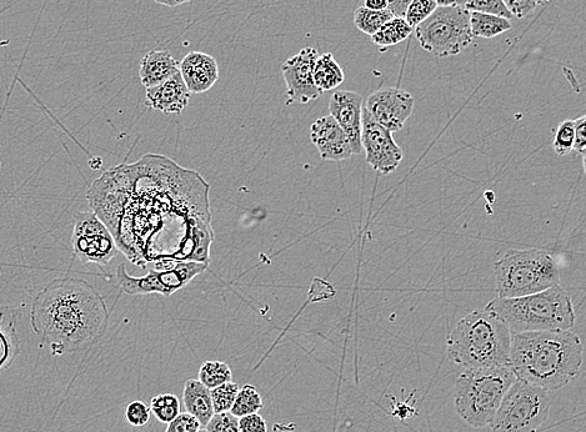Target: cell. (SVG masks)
I'll return each mask as SVG.
<instances>
[{
  "instance_id": "1",
  "label": "cell",
  "mask_w": 586,
  "mask_h": 432,
  "mask_svg": "<svg viewBox=\"0 0 586 432\" xmlns=\"http://www.w3.org/2000/svg\"><path fill=\"white\" fill-rule=\"evenodd\" d=\"M209 185L198 173L162 155H145L95 180L87 199L138 266L158 261L209 265L214 241Z\"/></svg>"
},
{
  "instance_id": "2",
  "label": "cell",
  "mask_w": 586,
  "mask_h": 432,
  "mask_svg": "<svg viewBox=\"0 0 586 432\" xmlns=\"http://www.w3.org/2000/svg\"><path fill=\"white\" fill-rule=\"evenodd\" d=\"M107 304L93 285L78 278L54 279L39 291L30 325L53 356L92 348L107 333Z\"/></svg>"
},
{
  "instance_id": "3",
  "label": "cell",
  "mask_w": 586,
  "mask_h": 432,
  "mask_svg": "<svg viewBox=\"0 0 586 432\" xmlns=\"http://www.w3.org/2000/svg\"><path fill=\"white\" fill-rule=\"evenodd\" d=\"M582 365V340L570 330L512 334L509 366L525 383L557 391L579 378Z\"/></svg>"
},
{
  "instance_id": "4",
  "label": "cell",
  "mask_w": 586,
  "mask_h": 432,
  "mask_svg": "<svg viewBox=\"0 0 586 432\" xmlns=\"http://www.w3.org/2000/svg\"><path fill=\"white\" fill-rule=\"evenodd\" d=\"M512 333L488 309L475 310L455 326L447 340V356L467 369L509 366Z\"/></svg>"
},
{
  "instance_id": "5",
  "label": "cell",
  "mask_w": 586,
  "mask_h": 432,
  "mask_svg": "<svg viewBox=\"0 0 586 432\" xmlns=\"http://www.w3.org/2000/svg\"><path fill=\"white\" fill-rule=\"evenodd\" d=\"M485 309L502 319L512 334L570 330L577 320L573 301L560 285L522 298H495Z\"/></svg>"
},
{
  "instance_id": "6",
  "label": "cell",
  "mask_w": 586,
  "mask_h": 432,
  "mask_svg": "<svg viewBox=\"0 0 586 432\" xmlns=\"http://www.w3.org/2000/svg\"><path fill=\"white\" fill-rule=\"evenodd\" d=\"M515 380L510 366L467 369L457 380L455 410L472 428H487Z\"/></svg>"
},
{
  "instance_id": "7",
  "label": "cell",
  "mask_w": 586,
  "mask_h": 432,
  "mask_svg": "<svg viewBox=\"0 0 586 432\" xmlns=\"http://www.w3.org/2000/svg\"><path fill=\"white\" fill-rule=\"evenodd\" d=\"M497 298H522L560 285L553 256L539 249L510 250L494 265Z\"/></svg>"
},
{
  "instance_id": "8",
  "label": "cell",
  "mask_w": 586,
  "mask_h": 432,
  "mask_svg": "<svg viewBox=\"0 0 586 432\" xmlns=\"http://www.w3.org/2000/svg\"><path fill=\"white\" fill-rule=\"evenodd\" d=\"M550 406L549 391L517 378L489 426L493 432H537L548 420Z\"/></svg>"
},
{
  "instance_id": "9",
  "label": "cell",
  "mask_w": 586,
  "mask_h": 432,
  "mask_svg": "<svg viewBox=\"0 0 586 432\" xmlns=\"http://www.w3.org/2000/svg\"><path fill=\"white\" fill-rule=\"evenodd\" d=\"M414 30L420 47L439 58L464 52L474 39L470 13L464 7H438Z\"/></svg>"
},
{
  "instance_id": "10",
  "label": "cell",
  "mask_w": 586,
  "mask_h": 432,
  "mask_svg": "<svg viewBox=\"0 0 586 432\" xmlns=\"http://www.w3.org/2000/svg\"><path fill=\"white\" fill-rule=\"evenodd\" d=\"M208 265L197 261H158L155 269L142 278L129 275L124 264L115 274L119 288L128 295L160 294L170 296L184 289L190 281L207 270Z\"/></svg>"
},
{
  "instance_id": "11",
  "label": "cell",
  "mask_w": 586,
  "mask_h": 432,
  "mask_svg": "<svg viewBox=\"0 0 586 432\" xmlns=\"http://www.w3.org/2000/svg\"><path fill=\"white\" fill-rule=\"evenodd\" d=\"M72 246L80 263L99 265L100 268L109 265L120 251L107 225L93 212L75 214Z\"/></svg>"
},
{
  "instance_id": "12",
  "label": "cell",
  "mask_w": 586,
  "mask_h": 432,
  "mask_svg": "<svg viewBox=\"0 0 586 432\" xmlns=\"http://www.w3.org/2000/svg\"><path fill=\"white\" fill-rule=\"evenodd\" d=\"M362 148L365 160L375 172L388 175L399 168L403 150L393 138V133L375 122L368 110H362Z\"/></svg>"
},
{
  "instance_id": "13",
  "label": "cell",
  "mask_w": 586,
  "mask_h": 432,
  "mask_svg": "<svg viewBox=\"0 0 586 432\" xmlns=\"http://www.w3.org/2000/svg\"><path fill=\"white\" fill-rule=\"evenodd\" d=\"M319 57L318 50L312 47L300 50L282 65V73L287 84V105L308 104L322 97V90L314 84V65Z\"/></svg>"
},
{
  "instance_id": "14",
  "label": "cell",
  "mask_w": 586,
  "mask_h": 432,
  "mask_svg": "<svg viewBox=\"0 0 586 432\" xmlns=\"http://www.w3.org/2000/svg\"><path fill=\"white\" fill-rule=\"evenodd\" d=\"M413 95L399 88L380 89L369 95L365 109L375 122L389 130L399 132L413 114Z\"/></svg>"
},
{
  "instance_id": "15",
  "label": "cell",
  "mask_w": 586,
  "mask_h": 432,
  "mask_svg": "<svg viewBox=\"0 0 586 432\" xmlns=\"http://www.w3.org/2000/svg\"><path fill=\"white\" fill-rule=\"evenodd\" d=\"M362 95L349 92V90H338L332 95L329 102L330 115L344 130L352 145L353 155L362 153Z\"/></svg>"
},
{
  "instance_id": "16",
  "label": "cell",
  "mask_w": 586,
  "mask_h": 432,
  "mask_svg": "<svg viewBox=\"0 0 586 432\" xmlns=\"http://www.w3.org/2000/svg\"><path fill=\"white\" fill-rule=\"evenodd\" d=\"M310 139L323 160L343 162L353 157L349 138L332 115L315 120L310 127Z\"/></svg>"
},
{
  "instance_id": "17",
  "label": "cell",
  "mask_w": 586,
  "mask_h": 432,
  "mask_svg": "<svg viewBox=\"0 0 586 432\" xmlns=\"http://www.w3.org/2000/svg\"><path fill=\"white\" fill-rule=\"evenodd\" d=\"M179 73L190 94H203L218 82L219 65L212 55L190 52L179 64Z\"/></svg>"
},
{
  "instance_id": "18",
  "label": "cell",
  "mask_w": 586,
  "mask_h": 432,
  "mask_svg": "<svg viewBox=\"0 0 586 432\" xmlns=\"http://www.w3.org/2000/svg\"><path fill=\"white\" fill-rule=\"evenodd\" d=\"M190 92L178 72L165 82L147 89L145 104L164 114H180L188 107Z\"/></svg>"
},
{
  "instance_id": "19",
  "label": "cell",
  "mask_w": 586,
  "mask_h": 432,
  "mask_svg": "<svg viewBox=\"0 0 586 432\" xmlns=\"http://www.w3.org/2000/svg\"><path fill=\"white\" fill-rule=\"evenodd\" d=\"M178 72L179 63L167 50H152L140 60V82L147 89L165 82Z\"/></svg>"
},
{
  "instance_id": "20",
  "label": "cell",
  "mask_w": 586,
  "mask_h": 432,
  "mask_svg": "<svg viewBox=\"0 0 586 432\" xmlns=\"http://www.w3.org/2000/svg\"><path fill=\"white\" fill-rule=\"evenodd\" d=\"M183 401L187 413L193 415L205 428L214 415L212 395L207 386L199 380H188L184 385Z\"/></svg>"
},
{
  "instance_id": "21",
  "label": "cell",
  "mask_w": 586,
  "mask_h": 432,
  "mask_svg": "<svg viewBox=\"0 0 586 432\" xmlns=\"http://www.w3.org/2000/svg\"><path fill=\"white\" fill-rule=\"evenodd\" d=\"M18 353L19 339L14 315L0 305V375L10 368Z\"/></svg>"
},
{
  "instance_id": "22",
  "label": "cell",
  "mask_w": 586,
  "mask_h": 432,
  "mask_svg": "<svg viewBox=\"0 0 586 432\" xmlns=\"http://www.w3.org/2000/svg\"><path fill=\"white\" fill-rule=\"evenodd\" d=\"M314 84L322 92H329L342 85L345 80V74L340 64L334 59L332 53L319 55L314 65L313 72Z\"/></svg>"
},
{
  "instance_id": "23",
  "label": "cell",
  "mask_w": 586,
  "mask_h": 432,
  "mask_svg": "<svg viewBox=\"0 0 586 432\" xmlns=\"http://www.w3.org/2000/svg\"><path fill=\"white\" fill-rule=\"evenodd\" d=\"M513 28L509 19L484 13H470V29L473 37L492 39Z\"/></svg>"
},
{
  "instance_id": "24",
  "label": "cell",
  "mask_w": 586,
  "mask_h": 432,
  "mask_svg": "<svg viewBox=\"0 0 586 432\" xmlns=\"http://www.w3.org/2000/svg\"><path fill=\"white\" fill-rule=\"evenodd\" d=\"M413 32L414 29L410 27L404 17H394L372 35V42L377 47H393V45L404 42Z\"/></svg>"
},
{
  "instance_id": "25",
  "label": "cell",
  "mask_w": 586,
  "mask_h": 432,
  "mask_svg": "<svg viewBox=\"0 0 586 432\" xmlns=\"http://www.w3.org/2000/svg\"><path fill=\"white\" fill-rule=\"evenodd\" d=\"M394 18L389 9L372 10L365 7H359L354 12V24L360 32L372 37L380 28L390 19Z\"/></svg>"
},
{
  "instance_id": "26",
  "label": "cell",
  "mask_w": 586,
  "mask_h": 432,
  "mask_svg": "<svg viewBox=\"0 0 586 432\" xmlns=\"http://www.w3.org/2000/svg\"><path fill=\"white\" fill-rule=\"evenodd\" d=\"M262 409L263 399L257 388L253 385H244L242 389H239L230 413L239 419L243 416L257 414Z\"/></svg>"
},
{
  "instance_id": "27",
  "label": "cell",
  "mask_w": 586,
  "mask_h": 432,
  "mask_svg": "<svg viewBox=\"0 0 586 432\" xmlns=\"http://www.w3.org/2000/svg\"><path fill=\"white\" fill-rule=\"evenodd\" d=\"M233 379V371L223 361H205L199 369V381L209 390L229 383Z\"/></svg>"
},
{
  "instance_id": "28",
  "label": "cell",
  "mask_w": 586,
  "mask_h": 432,
  "mask_svg": "<svg viewBox=\"0 0 586 432\" xmlns=\"http://www.w3.org/2000/svg\"><path fill=\"white\" fill-rule=\"evenodd\" d=\"M149 408L160 423L169 424L180 414V401L174 394H160L150 400Z\"/></svg>"
},
{
  "instance_id": "29",
  "label": "cell",
  "mask_w": 586,
  "mask_h": 432,
  "mask_svg": "<svg viewBox=\"0 0 586 432\" xmlns=\"http://www.w3.org/2000/svg\"><path fill=\"white\" fill-rule=\"evenodd\" d=\"M239 385L229 381L223 385L217 386L210 390L212 395L214 414L228 413L234 404L235 398L239 393Z\"/></svg>"
},
{
  "instance_id": "30",
  "label": "cell",
  "mask_w": 586,
  "mask_h": 432,
  "mask_svg": "<svg viewBox=\"0 0 586 432\" xmlns=\"http://www.w3.org/2000/svg\"><path fill=\"white\" fill-rule=\"evenodd\" d=\"M438 8L435 0H412L405 10L404 18L413 29L417 28L420 23L428 19Z\"/></svg>"
},
{
  "instance_id": "31",
  "label": "cell",
  "mask_w": 586,
  "mask_h": 432,
  "mask_svg": "<svg viewBox=\"0 0 586 432\" xmlns=\"http://www.w3.org/2000/svg\"><path fill=\"white\" fill-rule=\"evenodd\" d=\"M575 139V125L574 120H565L559 124L557 133H555L553 149L559 157H565L573 152V145Z\"/></svg>"
},
{
  "instance_id": "32",
  "label": "cell",
  "mask_w": 586,
  "mask_h": 432,
  "mask_svg": "<svg viewBox=\"0 0 586 432\" xmlns=\"http://www.w3.org/2000/svg\"><path fill=\"white\" fill-rule=\"evenodd\" d=\"M465 9L469 13L497 15L505 19H513V14L505 7L503 0H468Z\"/></svg>"
},
{
  "instance_id": "33",
  "label": "cell",
  "mask_w": 586,
  "mask_h": 432,
  "mask_svg": "<svg viewBox=\"0 0 586 432\" xmlns=\"http://www.w3.org/2000/svg\"><path fill=\"white\" fill-rule=\"evenodd\" d=\"M125 418L135 428H142L152 418V411H150L149 406L143 403V401L135 400L128 404L127 410H125Z\"/></svg>"
},
{
  "instance_id": "34",
  "label": "cell",
  "mask_w": 586,
  "mask_h": 432,
  "mask_svg": "<svg viewBox=\"0 0 586 432\" xmlns=\"http://www.w3.org/2000/svg\"><path fill=\"white\" fill-rule=\"evenodd\" d=\"M208 432H240L239 419L230 411L228 413L214 414L207 426Z\"/></svg>"
},
{
  "instance_id": "35",
  "label": "cell",
  "mask_w": 586,
  "mask_h": 432,
  "mask_svg": "<svg viewBox=\"0 0 586 432\" xmlns=\"http://www.w3.org/2000/svg\"><path fill=\"white\" fill-rule=\"evenodd\" d=\"M202 429L199 421L189 413L179 414L172 423L168 424L165 432H198Z\"/></svg>"
},
{
  "instance_id": "36",
  "label": "cell",
  "mask_w": 586,
  "mask_h": 432,
  "mask_svg": "<svg viewBox=\"0 0 586 432\" xmlns=\"http://www.w3.org/2000/svg\"><path fill=\"white\" fill-rule=\"evenodd\" d=\"M503 2L513 17L518 19L529 17L538 7L534 0H503Z\"/></svg>"
},
{
  "instance_id": "37",
  "label": "cell",
  "mask_w": 586,
  "mask_h": 432,
  "mask_svg": "<svg viewBox=\"0 0 586 432\" xmlns=\"http://www.w3.org/2000/svg\"><path fill=\"white\" fill-rule=\"evenodd\" d=\"M239 429L240 432H268V425L263 416L257 413L239 418Z\"/></svg>"
},
{
  "instance_id": "38",
  "label": "cell",
  "mask_w": 586,
  "mask_h": 432,
  "mask_svg": "<svg viewBox=\"0 0 586 432\" xmlns=\"http://www.w3.org/2000/svg\"><path fill=\"white\" fill-rule=\"evenodd\" d=\"M575 125V139L573 150L578 154L582 155L583 159L585 158V148H586V117H580L574 120Z\"/></svg>"
},
{
  "instance_id": "39",
  "label": "cell",
  "mask_w": 586,
  "mask_h": 432,
  "mask_svg": "<svg viewBox=\"0 0 586 432\" xmlns=\"http://www.w3.org/2000/svg\"><path fill=\"white\" fill-rule=\"evenodd\" d=\"M410 2L412 0H389L388 9L393 13L394 17H404L405 10H407Z\"/></svg>"
},
{
  "instance_id": "40",
  "label": "cell",
  "mask_w": 586,
  "mask_h": 432,
  "mask_svg": "<svg viewBox=\"0 0 586 432\" xmlns=\"http://www.w3.org/2000/svg\"><path fill=\"white\" fill-rule=\"evenodd\" d=\"M364 7L372 10L388 9L389 0H364Z\"/></svg>"
},
{
  "instance_id": "41",
  "label": "cell",
  "mask_w": 586,
  "mask_h": 432,
  "mask_svg": "<svg viewBox=\"0 0 586 432\" xmlns=\"http://www.w3.org/2000/svg\"><path fill=\"white\" fill-rule=\"evenodd\" d=\"M438 7H465L468 0H435Z\"/></svg>"
},
{
  "instance_id": "42",
  "label": "cell",
  "mask_w": 586,
  "mask_h": 432,
  "mask_svg": "<svg viewBox=\"0 0 586 432\" xmlns=\"http://www.w3.org/2000/svg\"><path fill=\"white\" fill-rule=\"evenodd\" d=\"M153 2L164 5V7L177 8L179 5L189 3L190 0H153Z\"/></svg>"
},
{
  "instance_id": "43",
  "label": "cell",
  "mask_w": 586,
  "mask_h": 432,
  "mask_svg": "<svg viewBox=\"0 0 586 432\" xmlns=\"http://www.w3.org/2000/svg\"><path fill=\"white\" fill-rule=\"evenodd\" d=\"M535 3H537V5H547L550 0H534Z\"/></svg>"
},
{
  "instance_id": "44",
  "label": "cell",
  "mask_w": 586,
  "mask_h": 432,
  "mask_svg": "<svg viewBox=\"0 0 586 432\" xmlns=\"http://www.w3.org/2000/svg\"><path fill=\"white\" fill-rule=\"evenodd\" d=\"M198 432H208V430L203 428V429H200Z\"/></svg>"
},
{
  "instance_id": "45",
  "label": "cell",
  "mask_w": 586,
  "mask_h": 432,
  "mask_svg": "<svg viewBox=\"0 0 586 432\" xmlns=\"http://www.w3.org/2000/svg\"><path fill=\"white\" fill-rule=\"evenodd\" d=\"M0 172H2V162H0Z\"/></svg>"
}]
</instances>
